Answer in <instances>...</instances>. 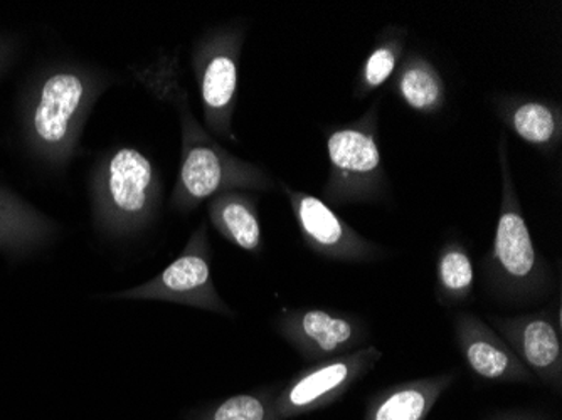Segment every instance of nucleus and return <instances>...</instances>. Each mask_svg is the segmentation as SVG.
<instances>
[{
    "mask_svg": "<svg viewBox=\"0 0 562 420\" xmlns=\"http://www.w3.org/2000/svg\"><path fill=\"white\" fill-rule=\"evenodd\" d=\"M475 287V268L469 249L458 239L441 246L437 258V296L441 305L458 306L469 302Z\"/></svg>",
    "mask_w": 562,
    "mask_h": 420,
    "instance_id": "a211bd4d",
    "label": "nucleus"
},
{
    "mask_svg": "<svg viewBox=\"0 0 562 420\" xmlns=\"http://www.w3.org/2000/svg\"><path fill=\"white\" fill-rule=\"evenodd\" d=\"M454 381V372H445L382 388L368 400L362 420H426Z\"/></svg>",
    "mask_w": 562,
    "mask_h": 420,
    "instance_id": "4468645a",
    "label": "nucleus"
},
{
    "mask_svg": "<svg viewBox=\"0 0 562 420\" xmlns=\"http://www.w3.org/2000/svg\"><path fill=\"white\" fill-rule=\"evenodd\" d=\"M561 309L552 306L539 311L497 317L491 315L492 328L507 341L520 362L529 368L536 381L562 394Z\"/></svg>",
    "mask_w": 562,
    "mask_h": 420,
    "instance_id": "9d476101",
    "label": "nucleus"
},
{
    "mask_svg": "<svg viewBox=\"0 0 562 420\" xmlns=\"http://www.w3.org/2000/svg\"><path fill=\"white\" fill-rule=\"evenodd\" d=\"M274 327L311 363L356 352L369 338L368 323L361 317L327 308L283 309Z\"/></svg>",
    "mask_w": 562,
    "mask_h": 420,
    "instance_id": "6e6552de",
    "label": "nucleus"
},
{
    "mask_svg": "<svg viewBox=\"0 0 562 420\" xmlns=\"http://www.w3.org/2000/svg\"><path fill=\"white\" fill-rule=\"evenodd\" d=\"M110 298L123 302L176 303L206 309L223 317H235L232 306L217 293L213 280V254L206 224H201L192 232L181 254L177 256L162 273L151 277L147 283L128 287L125 292L113 293Z\"/></svg>",
    "mask_w": 562,
    "mask_h": 420,
    "instance_id": "39448f33",
    "label": "nucleus"
},
{
    "mask_svg": "<svg viewBox=\"0 0 562 420\" xmlns=\"http://www.w3.org/2000/svg\"><path fill=\"white\" fill-rule=\"evenodd\" d=\"M94 223L110 238H126L150 226L159 213L162 185L140 150L120 147L94 170Z\"/></svg>",
    "mask_w": 562,
    "mask_h": 420,
    "instance_id": "7ed1b4c3",
    "label": "nucleus"
},
{
    "mask_svg": "<svg viewBox=\"0 0 562 420\" xmlns=\"http://www.w3.org/2000/svg\"><path fill=\"white\" fill-rule=\"evenodd\" d=\"M277 387L245 391L198 410L191 420H285L274 407Z\"/></svg>",
    "mask_w": 562,
    "mask_h": 420,
    "instance_id": "6ab92c4d",
    "label": "nucleus"
},
{
    "mask_svg": "<svg viewBox=\"0 0 562 420\" xmlns=\"http://www.w3.org/2000/svg\"><path fill=\"white\" fill-rule=\"evenodd\" d=\"M393 88L406 106L422 115H437L447 104L443 76L437 66L416 50L401 61Z\"/></svg>",
    "mask_w": 562,
    "mask_h": 420,
    "instance_id": "dca6fc26",
    "label": "nucleus"
},
{
    "mask_svg": "<svg viewBox=\"0 0 562 420\" xmlns=\"http://www.w3.org/2000/svg\"><path fill=\"white\" fill-rule=\"evenodd\" d=\"M98 80L88 81L78 72H56L44 83L34 112V129L44 144H68L75 123L87 112L88 103L101 91Z\"/></svg>",
    "mask_w": 562,
    "mask_h": 420,
    "instance_id": "f8f14e48",
    "label": "nucleus"
},
{
    "mask_svg": "<svg viewBox=\"0 0 562 420\" xmlns=\"http://www.w3.org/2000/svg\"><path fill=\"white\" fill-rule=\"evenodd\" d=\"M407 31L397 25H391L375 41L374 47L368 58L362 63L359 75H357L353 98L362 100L369 94L384 87L387 81L393 80L404 59L406 50Z\"/></svg>",
    "mask_w": 562,
    "mask_h": 420,
    "instance_id": "f3484780",
    "label": "nucleus"
},
{
    "mask_svg": "<svg viewBox=\"0 0 562 420\" xmlns=\"http://www.w3.org/2000/svg\"><path fill=\"white\" fill-rule=\"evenodd\" d=\"M381 359L378 347L366 345L336 359L311 363L277 391L274 407L285 420L327 409L344 399Z\"/></svg>",
    "mask_w": 562,
    "mask_h": 420,
    "instance_id": "0eeeda50",
    "label": "nucleus"
},
{
    "mask_svg": "<svg viewBox=\"0 0 562 420\" xmlns=\"http://www.w3.org/2000/svg\"><path fill=\"white\" fill-rule=\"evenodd\" d=\"M243 43L245 33L238 27L226 25L204 34L192 53L204 128L213 137L229 138L233 141L238 140L233 132V115L238 94Z\"/></svg>",
    "mask_w": 562,
    "mask_h": 420,
    "instance_id": "423d86ee",
    "label": "nucleus"
},
{
    "mask_svg": "<svg viewBox=\"0 0 562 420\" xmlns=\"http://www.w3.org/2000/svg\"><path fill=\"white\" fill-rule=\"evenodd\" d=\"M454 341L470 372L492 384H533L536 377L520 362L507 341L475 313L453 318Z\"/></svg>",
    "mask_w": 562,
    "mask_h": 420,
    "instance_id": "9b49d317",
    "label": "nucleus"
},
{
    "mask_svg": "<svg viewBox=\"0 0 562 420\" xmlns=\"http://www.w3.org/2000/svg\"><path fill=\"white\" fill-rule=\"evenodd\" d=\"M211 224L226 241L243 251L258 254L263 249L258 202L249 191H226L211 198Z\"/></svg>",
    "mask_w": 562,
    "mask_h": 420,
    "instance_id": "2eb2a0df",
    "label": "nucleus"
},
{
    "mask_svg": "<svg viewBox=\"0 0 562 420\" xmlns=\"http://www.w3.org/2000/svg\"><path fill=\"white\" fill-rule=\"evenodd\" d=\"M0 224H2V220H0Z\"/></svg>",
    "mask_w": 562,
    "mask_h": 420,
    "instance_id": "412c9836",
    "label": "nucleus"
},
{
    "mask_svg": "<svg viewBox=\"0 0 562 420\" xmlns=\"http://www.w3.org/2000/svg\"><path fill=\"white\" fill-rule=\"evenodd\" d=\"M379 106L346 125L325 129L328 175L324 185L327 204L381 202L390 197V177L379 148Z\"/></svg>",
    "mask_w": 562,
    "mask_h": 420,
    "instance_id": "20e7f679",
    "label": "nucleus"
},
{
    "mask_svg": "<svg viewBox=\"0 0 562 420\" xmlns=\"http://www.w3.org/2000/svg\"><path fill=\"white\" fill-rule=\"evenodd\" d=\"M147 84L159 97L172 101L181 120V170L172 194L176 211L191 213L202 202L226 191L267 192L274 188L273 179L261 167L229 154L199 125L172 66L157 71Z\"/></svg>",
    "mask_w": 562,
    "mask_h": 420,
    "instance_id": "f257e3e1",
    "label": "nucleus"
},
{
    "mask_svg": "<svg viewBox=\"0 0 562 420\" xmlns=\"http://www.w3.org/2000/svg\"><path fill=\"white\" fill-rule=\"evenodd\" d=\"M485 420H558V417L542 410L517 409L494 413Z\"/></svg>",
    "mask_w": 562,
    "mask_h": 420,
    "instance_id": "aec40b11",
    "label": "nucleus"
},
{
    "mask_svg": "<svg viewBox=\"0 0 562 420\" xmlns=\"http://www.w3.org/2000/svg\"><path fill=\"white\" fill-rule=\"evenodd\" d=\"M501 166V211L491 252L483 259V283L498 302L532 305L552 292V271L539 254L520 207L508 157L507 137L498 140Z\"/></svg>",
    "mask_w": 562,
    "mask_h": 420,
    "instance_id": "f03ea898",
    "label": "nucleus"
},
{
    "mask_svg": "<svg viewBox=\"0 0 562 420\" xmlns=\"http://www.w3.org/2000/svg\"><path fill=\"white\" fill-rule=\"evenodd\" d=\"M495 113L514 134L546 151L554 154L562 140V109L559 101L524 94H495Z\"/></svg>",
    "mask_w": 562,
    "mask_h": 420,
    "instance_id": "ddd939ff",
    "label": "nucleus"
},
{
    "mask_svg": "<svg viewBox=\"0 0 562 420\" xmlns=\"http://www.w3.org/2000/svg\"><path fill=\"white\" fill-rule=\"evenodd\" d=\"M296 226L306 248L337 262H372L386 254L381 246L366 239L317 195L283 185Z\"/></svg>",
    "mask_w": 562,
    "mask_h": 420,
    "instance_id": "1a4fd4ad",
    "label": "nucleus"
}]
</instances>
